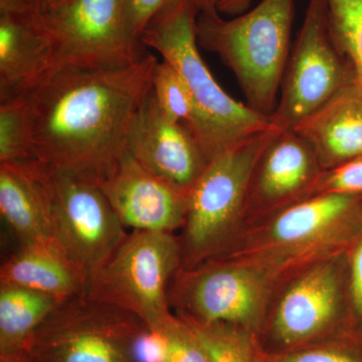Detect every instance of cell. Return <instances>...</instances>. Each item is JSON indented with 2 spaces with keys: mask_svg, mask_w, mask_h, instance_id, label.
Returning a JSON list of instances; mask_svg holds the SVG:
<instances>
[{
  "mask_svg": "<svg viewBox=\"0 0 362 362\" xmlns=\"http://www.w3.org/2000/svg\"><path fill=\"white\" fill-rule=\"evenodd\" d=\"M357 80L331 30L324 0H309L271 115L279 131H294Z\"/></svg>",
  "mask_w": 362,
  "mask_h": 362,
  "instance_id": "ba28073f",
  "label": "cell"
},
{
  "mask_svg": "<svg viewBox=\"0 0 362 362\" xmlns=\"http://www.w3.org/2000/svg\"><path fill=\"white\" fill-rule=\"evenodd\" d=\"M0 214L21 245L54 239L49 166L37 159L0 163Z\"/></svg>",
  "mask_w": 362,
  "mask_h": 362,
  "instance_id": "9a60e30c",
  "label": "cell"
},
{
  "mask_svg": "<svg viewBox=\"0 0 362 362\" xmlns=\"http://www.w3.org/2000/svg\"><path fill=\"white\" fill-rule=\"evenodd\" d=\"M47 61L49 47L35 16L0 11V102L35 89Z\"/></svg>",
  "mask_w": 362,
  "mask_h": 362,
  "instance_id": "ac0fdd59",
  "label": "cell"
},
{
  "mask_svg": "<svg viewBox=\"0 0 362 362\" xmlns=\"http://www.w3.org/2000/svg\"><path fill=\"white\" fill-rule=\"evenodd\" d=\"M100 187L125 228L173 233L185 225L188 194L143 168L128 151Z\"/></svg>",
  "mask_w": 362,
  "mask_h": 362,
  "instance_id": "4fadbf2b",
  "label": "cell"
},
{
  "mask_svg": "<svg viewBox=\"0 0 362 362\" xmlns=\"http://www.w3.org/2000/svg\"><path fill=\"white\" fill-rule=\"evenodd\" d=\"M349 315L362 324V228L346 249Z\"/></svg>",
  "mask_w": 362,
  "mask_h": 362,
  "instance_id": "83f0119b",
  "label": "cell"
},
{
  "mask_svg": "<svg viewBox=\"0 0 362 362\" xmlns=\"http://www.w3.org/2000/svg\"><path fill=\"white\" fill-rule=\"evenodd\" d=\"M54 239L90 280L127 237L99 185L49 166Z\"/></svg>",
  "mask_w": 362,
  "mask_h": 362,
  "instance_id": "9c48e42d",
  "label": "cell"
},
{
  "mask_svg": "<svg viewBox=\"0 0 362 362\" xmlns=\"http://www.w3.org/2000/svg\"><path fill=\"white\" fill-rule=\"evenodd\" d=\"M279 132L264 131L209 162L188 194L183 268H192L223 249L246 209L252 173L264 150Z\"/></svg>",
  "mask_w": 362,
  "mask_h": 362,
  "instance_id": "5b68a950",
  "label": "cell"
},
{
  "mask_svg": "<svg viewBox=\"0 0 362 362\" xmlns=\"http://www.w3.org/2000/svg\"><path fill=\"white\" fill-rule=\"evenodd\" d=\"M199 13L194 0H173L152 16L141 42L175 66L189 89L195 117L185 128L209 162L247 138L275 127L271 116L235 101L211 75L199 52Z\"/></svg>",
  "mask_w": 362,
  "mask_h": 362,
  "instance_id": "7a4b0ae2",
  "label": "cell"
},
{
  "mask_svg": "<svg viewBox=\"0 0 362 362\" xmlns=\"http://www.w3.org/2000/svg\"><path fill=\"white\" fill-rule=\"evenodd\" d=\"M185 322L194 329L211 362H251L246 347L228 325Z\"/></svg>",
  "mask_w": 362,
  "mask_h": 362,
  "instance_id": "d4e9b609",
  "label": "cell"
},
{
  "mask_svg": "<svg viewBox=\"0 0 362 362\" xmlns=\"http://www.w3.org/2000/svg\"><path fill=\"white\" fill-rule=\"evenodd\" d=\"M127 151L143 168L187 194L209 164L189 131L164 115L152 90L131 126Z\"/></svg>",
  "mask_w": 362,
  "mask_h": 362,
  "instance_id": "8fae6325",
  "label": "cell"
},
{
  "mask_svg": "<svg viewBox=\"0 0 362 362\" xmlns=\"http://www.w3.org/2000/svg\"><path fill=\"white\" fill-rule=\"evenodd\" d=\"M361 228L362 194H320L286 206L269 235L280 246H302L328 233L354 240Z\"/></svg>",
  "mask_w": 362,
  "mask_h": 362,
  "instance_id": "2e32d148",
  "label": "cell"
},
{
  "mask_svg": "<svg viewBox=\"0 0 362 362\" xmlns=\"http://www.w3.org/2000/svg\"><path fill=\"white\" fill-rule=\"evenodd\" d=\"M169 303L199 325H250L263 304V285L246 267L207 263L181 268L169 288Z\"/></svg>",
  "mask_w": 362,
  "mask_h": 362,
  "instance_id": "30bf717a",
  "label": "cell"
},
{
  "mask_svg": "<svg viewBox=\"0 0 362 362\" xmlns=\"http://www.w3.org/2000/svg\"><path fill=\"white\" fill-rule=\"evenodd\" d=\"M157 63L148 52L130 66L65 70L40 82L28 93L35 158L101 185L127 151Z\"/></svg>",
  "mask_w": 362,
  "mask_h": 362,
  "instance_id": "6da1fadb",
  "label": "cell"
},
{
  "mask_svg": "<svg viewBox=\"0 0 362 362\" xmlns=\"http://www.w3.org/2000/svg\"><path fill=\"white\" fill-rule=\"evenodd\" d=\"M147 331L130 312L81 295L52 311L25 351L32 362H137L136 347Z\"/></svg>",
  "mask_w": 362,
  "mask_h": 362,
  "instance_id": "8992f818",
  "label": "cell"
},
{
  "mask_svg": "<svg viewBox=\"0 0 362 362\" xmlns=\"http://www.w3.org/2000/svg\"><path fill=\"white\" fill-rule=\"evenodd\" d=\"M333 35L362 81V0H324Z\"/></svg>",
  "mask_w": 362,
  "mask_h": 362,
  "instance_id": "7402d4cb",
  "label": "cell"
},
{
  "mask_svg": "<svg viewBox=\"0 0 362 362\" xmlns=\"http://www.w3.org/2000/svg\"><path fill=\"white\" fill-rule=\"evenodd\" d=\"M69 0H0V11H14L40 18L58 11Z\"/></svg>",
  "mask_w": 362,
  "mask_h": 362,
  "instance_id": "f1b7e54d",
  "label": "cell"
},
{
  "mask_svg": "<svg viewBox=\"0 0 362 362\" xmlns=\"http://www.w3.org/2000/svg\"><path fill=\"white\" fill-rule=\"evenodd\" d=\"M152 92L159 108L169 120L187 128L192 125L195 106L190 90L175 66L164 59L154 68Z\"/></svg>",
  "mask_w": 362,
  "mask_h": 362,
  "instance_id": "603a6c76",
  "label": "cell"
},
{
  "mask_svg": "<svg viewBox=\"0 0 362 362\" xmlns=\"http://www.w3.org/2000/svg\"><path fill=\"white\" fill-rule=\"evenodd\" d=\"M163 344L162 362H211L194 329L173 317L156 331Z\"/></svg>",
  "mask_w": 362,
  "mask_h": 362,
  "instance_id": "cb8c5ba5",
  "label": "cell"
},
{
  "mask_svg": "<svg viewBox=\"0 0 362 362\" xmlns=\"http://www.w3.org/2000/svg\"><path fill=\"white\" fill-rule=\"evenodd\" d=\"M0 362H32L28 352H11V354H0Z\"/></svg>",
  "mask_w": 362,
  "mask_h": 362,
  "instance_id": "1f68e13d",
  "label": "cell"
},
{
  "mask_svg": "<svg viewBox=\"0 0 362 362\" xmlns=\"http://www.w3.org/2000/svg\"><path fill=\"white\" fill-rule=\"evenodd\" d=\"M324 170L305 138L279 131L255 168L246 206H287L310 197Z\"/></svg>",
  "mask_w": 362,
  "mask_h": 362,
  "instance_id": "5bb4252c",
  "label": "cell"
},
{
  "mask_svg": "<svg viewBox=\"0 0 362 362\" xmlns=\"http://www.w3.org/2000/svg\"><path fill=\"white\" fill-rule=\"evenodd\" d=\"M180 267L173 233L134 230L95 274L88 295L130 312L156 332L173 318L169 288Z\"/></svg>",
  "mask_w": 362,
  "mask_h": 362,
  "instance_id": "52a82bcc",
  "label": "cell"
},
{
  "mask_svg": "<svg viewBox=\"0 0 362 362\" xmlns=\"http://www.w3.org/2000/svg\"><path fill=\"white\" fill-rule=\"evenodd\" d=\"M320 194H362V156L324 170L313 195Z\"/></svg>",
  "mask_w": 362,
  "mask_h": 362,
  "instance_id": "484cf974",
  "label": "cell"
},
{
  "mask_svg": "<svg viewBox=\"0 0 362 362\" xmlns=\"http://www.w3.org/2000/svg\"><path fill=\"white\" fill-rule=\"evenodd\" d=\"M252 2V0H218L216 9L221 14H226V16H230L233 18V16L246 13Z\"/></svg>",
  "mask_w": 362,
  "mask_h": 362,
  "instance_id": "4dcf8cb0",
  "label": "cell"
},
{
  "mask_svg": "<svg viewBox=\"0 0 362 362\" xmlns=\"http://www.w3.org/2000/svg\"><path fill=\"white\" fill-rule=\"evenodd\" d=\"M343 309L349 311L346 251L312 267L284 293L274 316V332L293 344L330 325Z\"/></svg>",
  "mask_w": 362,
  "mask_h": 362,
  "instance_id": "7c38bea8",
  "label": "cell"
},
{
  "mask_svg": "<svg viewBox=\"0 0 362 362\" xmlns=\"http://www.w3.org/2000/svg\"><path fill=\"white\" fill-rule=\"evenodd\" d=\"M357 82H358L359 88H361V94H362V81L357 80Z\"/></svg>",
  "mask_w": 362,
  "mask_h": 362,
  "instance_id": "d6a6232c",
  "label": "cell"
},
{
  "mask_svg": "<svg viewBox=\"0 0 362 362\" xmlns=\"http://www.w3.org/2000/svg\"><path fill=\"white\" fill-rule=\"evenodd\" d=\"M295 0H262L230 20L199 13L197 42L218 54L237 78L252 110L271 116L289 59Z\"/></svg>",
  "mask_w": 362,
  "mask_h": 362,
  "instance_id": "3957f363",
  "label": "cell"
},
{
  "mask_svg": "<svg viewBox=\"0 0 362 362\" xmlns=\"http://www.w3.org/2000/svg\"><path fill=\"white\" fill-rule=\"evenodd\" d=\"M59 303L44 293L0 284V354L25 351L35 331Z\"/></svg>",
  "mask_w": 362,
  "mask_h": 362,
  "instance_id": "ffe728a7",
  "label": "cell"
},
{
  "mask_svg": "<svg viewBox=\"0 0 362 362\" xmlns=\"http://www.w3.org/2000/svg\"><path fill=\"white\" fill-rule=\"evenodd\" d=\"M324 169L362 156V94L357 80L294 130Z\"/></svg>",
  "mask_w": 362,
  "mask_h": 362,
  "instance_id": "d6986e66",
  "label": "cell"
},
{
  "mask_svg": "<svg viewBox=\"0 0 362 362\" xmlns=\"http://www.w3.org/2000/svg\"><path fill=\"white\" fill-rule=\"evenodd\" d=\"M35 18L49 47L42 82L65 70L130 66L148 52L131 33L125 0H69Z\"/></svg>",
  "mask_w": 362,
  "mask_h": 362,
  "instance_id": "277c9868",
  "label": "cell"
},
{
  "mask_svg": "<svg viewBox=\"0 0 362 362\" xmlns=\"http://www.w3.org/2000/svg\"><path fill=\"white\" fill-rule=\"evenodd\" d=\"M37 159L33 152L32 104L28 94L0 102V163Z\"/></svg>",
  "mask_w": 362,
  "mask_h": 362,
  "instance_id": "44dd1931",
  "label": "cell"
},
{
  "mask_svg": "<svg viewBox=\"0 0 362 362\" xmlns=\"http://www.w3.org/2000/svg\"><path fill=\"white\" fill-rule=\"evenodd\" d=\"M0 284L20 286L63 302L88 294L90 279L54 239L21 245L0 269Z\"/></svg>",
  "mask_w": 362,
  "mask_h": 362,
  "instance_id": "e0dca14e",
  "label": "cell"
},
{
  "mask_svg": "<svg viewBox=\"0 0 362 362\" xmlns=\"http://www.w3.org/2000/svg\"><path fill=\"white\" fill-rule=\"evenodd\" d=\"M173 0H125L128 25L132 35L141 40L143 30L147 23L164 6ZM201 9V13L218 11V0H194Z\"/></svg>",
  "mask_w": 362,
  "mask_h": 362,
  "instance_id": "4316f807",
  "label": "cell"
},
{
  "mask_svg": "<svg viewBox=\"0 0 362 362\" xmlns=\"http://www.w3.org/2000/svg\"><path fill=\"white\" fill-rule=\"evenodd\" d=\"M276 362H362V359L342 350L316 349L288 354Z\"/></svg>",
  "mask_w": 362,
  "mask_h": 362,
  "instance_id": "f546056e",
  "label": "cell"
}]
</instances>
